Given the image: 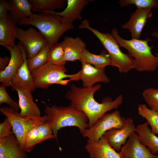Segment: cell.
Segmentation results:
<instances>
[{
    "label": "cell",
    "instance_id": "6da1fadb",
    "mask_svg": "<svg viewBox=\"0 0 158 158\" xmlns=\"http://www.w3.org/2000/svg\"><path fill=\"white\" fill-rule=\"evenodd\" d=\"M101 87L99 84L90 87H80L72 84L65 95L66 99L71 101L70 105L87 116L88 119V128L92 127L104 113L117 109L123 102L121 95L114 100L110 97H106L101 103L97 102L94 98V94Z\"/></svg>",
    "mask_w": 158,
    "mask_h": 158
},
{
    "label": "cell",
    "instance_id": "7a4b0ae2",
    "mask_svg": "<svg viewBox=\"0 0 158 158\" xmlns=\"http://www.w3.org/2000/svg\"><path fill=\"white\" fill-rule=\"evenodd\" d=\"M18 25H31L37 28L45 37L51 47L58 43L64 33L74 28L72 24L66 21L54 11L33 13Z\"/></svg>",
    "mask_w": 158,
    "mask_h": 158
},
{
    "label": "cell",
    "instance_id": "3957f363",
    "mask_svg": "<svg viewBox=\"0 0 158 158\" xmlns=\"http://www.w3.org/2000/svg\"><path fill=\"white\" fill-rule=\"evenodd\" d=\"M44 113L47 117V122L57 142L58 132L62 128L76 127L82 134L88 128V119L87 116L70 105L66 107L58 106L54 104L50 106L46 105Z\"/></svg>",
    "mask_w": 158,
    "mask_h": 158
},
{
    "label": "cell",
    "instance_id": "277c9868",
    "mask_svg": "<svg viewBox=\"0 0 158 158\" xmlns=\"http://www.w3.org/2000/svg\"><path fill=\"white\" fill-rule=\"evenodd\" d=\"M111 34L120 46L126 49L129 55L133 58L135 62L134 69L136 70L139 72H152L157 69L158 62L151 50L153 46H150L148 43L151 41L150 39L126 40L118 35L116 28L112 29Z\"/></svg>",
    "mask_w": 158,
    "mask_h": 158
},
{
    "label": "cell",
    "instance_id": "5b68a950",
    "mask_svg": "<svg viewBox=\"0 0 158 158\" xmlns=\"http://www.w3.org/2000/svg\"><path fill=\"white\" fill-rule=\"evenodd\" d=\"M78 28L86 29L96 36L109 55L111 61V66L117 67L120 73H127L135 68L134 59L128 54H124L121 51L119 44L111 33L102 32L92 27L89 20L87 19L81 21Z\"/></svg>",
    "mask_w": 158,
    "mask_h": 158
},
{
    "label": "cell",
    "instance_id": "8992f818",
    "mask_svg": "<svg viewBox=\"0 0 158 158\" xmlns=\"http://www.w3.org/2000/svg\"><path fill=\"white\" fill-rule=\"evenodd\" d=\"M65 66L47 62L42 66L31 72L36 88L46 89L54 84L66 85L71 81L80 80L79 71L73 74L66 73Z\"/></svg>",
    "mask_w": 158,
    "mask_h": 158
},
{
    "label": "cell",
    "instance_id": "52a82bcc",
    "mask_svg": "<svg viewBox=\"0 0 158 158\" xmlns=\"http://www.w3.org/2000/svg\"><path fill=\"white\" fill-rule=\"evenodd\" d=\"M0 111L11 122L12 131L23 150L25 137L29 131L32 128L47 121V117L46 115L39 117H23L19 115L18 111L10 107H1Z\"/></svg>",
    "mask_w": 158,
    "mask_h": 158
},
{
    "label": "cell",
    "instance_id": "ba28073f",
    "mask_svg": "<svg viewBox=\"0 0 158 158\" xmlns=\"http://www.w3.org/2000/svg\"><path fill=\"white\" fill-rule=\"evenodd\" d=\"M126 118L115 110L111 113H106L102 116L91 127L87 128L82 134L84 137L98 141L108 130L115 128L120 129L124 125Z\"/></svg>",
    "mask_w": 158,
    "mask_h": 158
},
{
    "label": "cell",
    "instance_id": "9c48e42d",
    "mask_svg": "<svg viewBox=\"0 0 158 158\" xmlns=\"http://www.w3.org/2000/svg\"><path fill=\"white\" fill-rule=\"evenodd\" d=\"M16 39L23 47L27 58H31L48 44L44 36L32 27L24 30L17 28Z\"/></svg>",
    "mask_w": 158,
    "mask_h": 158
},
{
    "label": "cell",
    "instance_id": "30bf717a",
    "mask_svg": "<svg viewBox=\"0 0 158 158\" xmlns=\"http://www.w3.org/2000/svg\"><path fill=\"white\" fill-rule=\"evenodd\" d=\"M7 49L10 52V59L6 68L0 71V82L8 87H11V81L23 64L27 55L23 47L19 42L14 47Z\"/></svg>",
    "mask_w": 158,
    "mask_h": 158
},
{
    "label": "cell",
    "instance_id": "8fae6325",
    "mask_svg": "<svg viewBox=\"0 0 158 158\" xmlns=\"http://www.w3.org/2000/svg\"><path fill=\"white\" fill-rule=\"evenodd\" d=\"M118 153L121 158H158L141 143L135 132L129 137Z\"/></svg>",
    "mask_w": 158,
    "mask_h": 158
},
{
    "label": "cell",
    "instance_id": "7c38bea8",
    "mask_svg": "<svg viewBox=\"0 0 158 158\" xmlns=\"http://www.w3.org/2000/svg\"><path fill=\"white\" fill-rule=\"evenodd\" d=\"M136 128L132 119L126 118L125 124L121 128H112L106 131L104 135L110 145L115 150L120 151L128 138L134 132Z\"/></svg>",
    "mask_w": 158,
    "mask_h": 158
},
{
    "label": "cell",
    "instance_id": "4fadbf2b",
    "mask_svg": "<svg viewBox=\"0 0 158 158\" xmlns=\"http://www.w3.org/2000/svg\"><path fill=\"white\" fill-rule=\"evenodd\" d=\"M151 8H137L130 16L129 20L121 28L128 30L132 39H139L147 19L152 15Z\"/></svg>",
    "mask_w": 158,
    "mask_h": 158
},
{
    "label": "cell",
    "instance_id": "5bb4252c",
    "mask_svg": "<svg viewBox=\"0 0 158 158\" xmlns=\"http://www.w3.org/2000/svg\"><path fill=\"white\" fill-rule=\"evenodd\" d=\"M85 148L90 158H121L104 135L97 141L88 139Z\"/></svg>",
    "mask_w": 158,
    "mask_h": 158
},
{
    "label": "cell",
    "instance_id": "9a60e30c",
    "mask_svg": "<svg viewBox=\"0 0 158 158\" xmlns=\"http://www.w3.org/2000/svg\"><path fill=\"white\" fill-rule=\"evenodd\" d=\"M81 64V69L79 71L83 87H91L97 83H107L110 81V78L105 73V68H97L88 63Z\"/></svg>",
    "mask_w": 158,
    "mask_h": 158
},
{
    "label": "cell",
    "instance_id": "2e32d148",
    "mask_svg": "<svg viewBox=\"0 0 158 158\" xmlns=\"http://www.w3.org/2000/svg\"><path fill=\"white\" fill-rule=\"evenodd\" d=\"M17 24L8 13L0 17V44L6 49L16 45Z\"/></svg>",
    "mask_w": 158,
    "mask_h": 158
},
{
    "label": "cell",
    "instance_id": "e0dca14e",
    "mask_svg": "<svg viewBox=\"0 0 158 158\" xmlns=\"http://www.w3.org/2000/svg\"><path fill=\"white\" fill-rule=\"evenodd\" d=\"M13 133L6 137L0 139V158H28Z\"/></svg>",
    "mask_w": 158,
    "mask_h": 158
},
{
    "label": "cell",
    "instance_id": "ac0fdd59",
    "mask_svg": "<svg viewBox=\"0 0 158 158\" xmlns=\"http://www.w3.org/2000/svg\"><path fill=\"white\" fill-rule=\"evenodd\" d=\"M18 98V103L20 111L19 115L23 117L40 116V110L33 101L30 90L24 89H16Z\"/></svg>",
    "mask_w": 158,
    "mask_h": 158
},
{
    "label": "cell",
    "instance_id": "d6986e66",
    "mask_svg": "<svg viewBox=\"0 0 158 158\" xmlns=\"http://www.w3.org/2000/svg\"><path fill=\"white\" fill-rule=\"evenodd\" d=\"M61 43L64 50L66 61H80L82 53L86 49L85 43L80 37L66 36Z\"/></svg>",
    "mask_w": 158,
    "mask_h": 158
},
{
    "label": "cell",
    "instance_id": "ffe728a7",
    "mask_svg": "<svg viewBox=\"0 0 158 158\" xmlns=\"http://www.w3.org/2000/svg\"><path fill=\"white\" fill-rule=\"evenodd\" d=\"M27 58L26 56L23 64L11 81V87L13 90L16 89H24L32 92L35 90L34 81L27 65Z\"/></svg>",
    "mask_w": 158,
    "mask_h": 158
},
{
    "label": "cell",
    "instance_id": "44dd1931",
    "mask_svg": "<svg viewBox=\"0 0 158 158\" xmlns=\"http://www.w3.org/2000/svg\"><path fill=\"white\" fill-rule=\"evenodd\" d=\"M90 0H67V5L62 11L57 12L67 22L72 24L76 20H82L81 13Z\"/></svg>",
    "mask_w": 158,
    "mask_h": 158
},
{
    "label": "cell",
    "instance_id": "7402d4cb",
    "mask_svg": "<svg viewBox=\"0 0 158 158\" xmlns=\"http://www.w3.org/2000/svg\"><path fill=\"white\" fill-rule=\"evenodd\" d=\"M8 13L18 25L33 14L31 4L28 0H11Z\"/></svg>",
    "mask_w": 158,
    "mask_h": 158
},
{
    "label": "cell",
    "instance_id": "603a6c76",
    "mask_svg": "<svg viewBox=\"0 0 158 158\" xmlns=\"http://www.w3.org/2000/svg\"><path fill=\"white\" fill-rule=\"evenodd\" d=\"M147 122L137 125L136 132L141 143L147 147L153 154L158 152V137L151 132Z\"/></svg>",
    "mask_w": 158,
    "mask_h": 158
},
{
    "label": "cell",
    "instance_id": "cb8c5ba5",
    "mask_svg": "<svg viewBox=\"0 0 158 158\" xmlns=\"http://www.w3.org/2000/svg\"><path fill=\"white\" fill-rule=\"evenodd\" d=\"M81 63H87L99 68H105L111 65V61L106 49L102 50L99 54H95L85 49L82 53L80 61Z\"/></svg>",
    "mask_w": 158,
    "mask_h": 158
},
{
    "label": "cell",
    "instance_id": "d4e9b609",
    "mask_svg": "<svg viewBox=\"0 0 158 158\" xmlns=\"http://www.w3.org/2000/svg\"><path fill=\"white\" fill-rule=\"evenodd\" d=\"M32 12L44 13L63 8L66 0H29Z\"/></svg>",
    "mask_w": 158,
    "mask_h": 158
},
{
    "label": "cell",
    "instance_id": "484cf974",
    "mask_svg": "<svg viewBox=\"0 0 158 158\" xmlns=\"http://www.w3.org/2000/svg\"><path fill=\"white\" fill-rule=\"evenodd\" d=\"M138 111L139 115L146 119L151 126V132L158 135V112L148 108L144 104H139Z\"/></svg>",
    "mask_w": 158,
    "mask_h": 158
},
{
    "label": "cell",
    "instance_id": "4316f807",
    "mask_svg": "<svg viewBox=\"0 0 158 158\" xmlns=\"http://www.w3.org/2000/svg\"><path fill=\"white\" fill-rule=\"evenodd\" d=\"M51 47L49 44L33 57L27 58L30 71L37 69L45 64L48 61V56Z\"/></svg>",
    "mask_w": 158,
    "mask_h": 158
},
{
    "label": "cell",
    "instance_id": "83f0119b",
    "mask_svg": "<svg viewBox=\"0 0 158 158\" xmlns=\"http://www.w3.org/2000/svg\"><path fill=\"white\" fill-rule=\"evenodd\" d=\"M47 62L55 65L65 66L66 61L64 52L61 43L51 47L48 53Z\"/></svg>",
    "mask_w": 158,
    "mask_h": 158
},
{
    "label": "cell",
    "instance_id": "f1b7e54d",
    "mask_svg": "<svg viewBox=\"0 0 158 158\" xmlns=\"http://www.w3.org/2000/svg\"><path fill=\"white\" fill-rule=\"evenodd\" d=\"M142 95L150 109L158 112V89L150 87L145 89Z\"/></svg>",
    "mask_w": 158,
    "mask_h": 158
},
{
    "label": "cell",
    "instance_id": "f546056e",
    "mask_svg": "<svg viewBox=\"0 0 158 158\" xmlns=\"http://www.w3.org/2000/svg\"><path fill=\"white\" fill-rule=\"evenodd\" d=\"M119 3L121 7L131 4L135 5L137 8L152 9L158 7V1L157 0H121Z\"/></svg>",
    "mask_w": 158,
    "mask_h": 158
},
{
    "label": "cell",
    "instance_id": "4dcf8cb0",
    "mask_svg": "<svg viewBox=\"0 0 158 158\" xmlns=\"http://www.w3.org/2000/svg\"><path fill=\"white\" fill-rule=\"evenodd\" d=\"M38 129L39 133L35 145L48 139H55L51 127L47 121L39 125Z\"/></svg>",
    "mask_w": 158,
    "mask_h": 158
},
{
    "label": "cell",
    "instance_id": "1f68e13d",
    "mask_svg": "<svg viewBox=\"0 0 158 158\" xmlns=\"http://www.w3.org/2000/svg\"><path fill=\"white\" fill-rule=\"evenodd\" d=\"M38 126L32 128L26 135L23 150L26 152H30L35 146V143L39 133Z\"/></svg>",
    "mask_w": 158,
    "mask_h": 158
},
{
    "label": "cell",
    "instance_id": "d6a6232c",
    "mask_svg": "<svg viewBox=\"0 0 158 158\" xmlns=\"http://www.w3.org/2000/svg\"><path fill=\"white\" fill-rule=\"evenodd\" d=\"M6 86L3 83L0 85V104L6 103L15 110L18 111L20 110L18 103L14 101L8 93Z\"/></svg>",
    "mask_w": 158,
    "mask_h": 158
},
{
    "label": "cell",
    "instance_id": "836d02e7",
    "mask_svg": "<svg viewBox=\"0 0 158 158\" xmlns=\"http://www.w3.org/2000/svg\"><path fill=\"white\" fill-rule=\"evenodd\" d=\"M12 125L8 119L6 117L3 122L0 124V139L8 136L13 133Z\"/></svg>",
    "mask_w": 158,
    "mask_h": 158
},
{
    "label": "cell",
    "instance_id": "e575fe53",
    "mask_svg": "<svg viewBox=\"0 0 158 158\" xmlns=\"http://www.w3.org/2000/svg\"><path fill=\"white\" fill-rule=\"evenodd\" d=\"M10 6V0H0V17L5 16L8 13Z\"/></svg>",
    "mask_w": 158,
    "mask_h": 158
},
{
    "label": "cell",
    "instance_id": "d590c367",
    "mask_svg": "<svg viewBox=\"0 0 158 158\" xmlns=\"http://www.w3.org/2000/svg\"><path fill=\"white\" fill-rule=\"evenodd\" d=\"M10 59V57L5 56L0 57V71H4L8 66Z\"/></svg>",
    "mask_w": 158,
    "mask_h": 158
},
{
    "label": "cell",
    "instance_id": "8d00e7d4",
    "mask_svg": "<svg viewBox=\"0 0 158 158\" xmlns=\"http://www.w3.org/2000/svg\"><path fill=\"white\" fill-rule=\"evenodd\" d=\"M152 36L155 37L157 39H158V32L155 31L152 34ZM157 59V61L158 62V54L155 53Z\"/></svg>",
    "mask_w": 158,
    "mask_h": 158
}]
</instances>
